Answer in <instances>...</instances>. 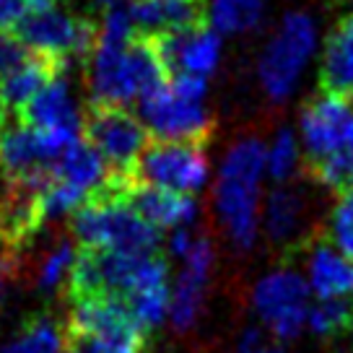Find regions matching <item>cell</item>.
Masks as SVG:
<instances>
[{
	"instance_id": "6da1fadb",
	"label": "cell",
	"mask_w": 353,
	"mask_h": 353,
	"mask_svg": "<svg viewBox=\"0 0 353 353\" xmlns=\"http://www.w3.org/2000/svg\"><path fill=\"white\" fill-rule=\"evenodd\" d=\"M268 172V151L260 138H244L232 145L219 172L213 203L226 242L236 252H250L260 236V182Z\"/></svg>"
},
{
	"instance_id": "7a4b0ae2",
	"label": "cell",
	"mask_w": 353,
	"mask_h": 353,
	"mask_svg": "<svg viewBox=\"0 0 353 353\" xmlns=\"http://www.w3.org/2000/svg\"><path fill=\"white\" fill-rule=\"evenodd\" d=\"M70 232L78 247H97L125 254H159L161 232L135 216L125 203L86 198L70 213Z\"/></svg>"
},
{
	"instance_id": "3957f363",
	"label": "cell",
	"mask_w": 353,
	"mask_h": 353,
	"mask_svg": "<svg viewBox=\"0 0 353 353\" xmlns=\"http://www.w3.org/2000/svg\"><path fill=\"white\" fill-rule=\"evenodd\" d=\"M101 26L86 16H76L63 8H37L23 16L16 26V39L37 55L70 68V63L91 60L99 44Z\"/></svg>"
},
{
	"instance_id": "277c9868",
	"label": "cell",
	"mask_w": 353,
	"mask_h": 353,
	"mask_svg": "<svg viewBox=\"0 0 353 353\" xmlns=\"http://www.w3.org/2000/svg\"><path fill=\"white\" fill-rule=\"evenodd\" d=\"M250 309L268 335L278 343H291L307 330L312 291L301 270L291 265L273 268L250 288Z\"/></svg>"
},
{
	"instance_id": "5b68a950",
	"label": "cell",
	"mask_w": 353,
	"mask_h": 353,
	"mask_svg": "<svg viewBox=\"0 0 353 353\" xmlns=\"http://www.w3.org/2000/svg\"><path fill=\"white\" fill-rule=\"evenodd\" d=\"M314 21L307 13L294 11L283 16L257 65L260 83L273 101H283L294 91L309 55L314 52Z\"/></svg>"
},
{
	"instance_id": "8992f818",
	"label": "cell",
	"mask_w": 353,
	"mask_h": 353,
	"mask_svg": "<svg viewBox=\"0 0 353 353\" xmlns=\"http://www.w3.org/2000/svg\"><path fill=\"white\" fill-rule=\"evenodd\" d=\"M83 135L86 143L117 174H132L138 159L151 143L145 125L132 112H128V107H107V104H88L83 117Z\"/></svg>"
},
{
	"instance_id": "52a82bcc",
	"label": "cell",
	"mask_w": 353,
	"mask_h": 353,
	"mask_svg": "<svg viewBox=\"0 0 353 353\" xmlns=\"http://www.w3.org/2000/svg\"><path fill=\"white\" fill-rule=\"evenodd\" d=\"M132 176L151 188L192 198L208 182V156L205 148L192 143L151 141L143 156L138 159Z\"/></svg>"
},
{
	"instance_id": "ba28073f",
	"label": "cell",
	"mask_w": 353,
	"mask_h": 353,
	"mask_svg": "<svg viewBox=\"0 0 353 353\" xmlns=\"http://www.w3.org/2000/svg\"><path fill=\"white\" fill-rule=\"evenodd\" d=\"M141 117L145 130L154 132L156 141L169 143H192L205 148L216 132V117L203 107V101L182 99L169 86L141 99Z\"/></svg>"
},
{
	"instance_id": "9c48e42d",
	"label": "cell",
	"mask_w": 353,
	"mask_h": 353,
	"mask_svg": "<svg viewBox=\"0 0 353 353\" xmlns=\"http://www.w3.org/2000/svg\"><path fill=\"white\" fill-rule=\"evenodd\" d=\"M304 161L353 151V101L314 97L301 110Z\"/></svg>"
},
{
	"instance_id": "30bf717a",
	"label": "cell",
	"mask_w": 353,
	"mask_h": 353,
	"mask_svg": "<svg viewBox=\"0 0 353 353\" xmlns=\"http://www.w3.org/2000/svg\"><path fill=\"white\" fill-rule=\"evenodd\" d=\"M52 172L23 182H8V190L0 195V244L8 254L29 247L44 226L42 190L50 185Z\"/></svg>"
},
{
	"instance_id": "8fae6325",
	"label": "cell",
	"mask_w": 353,
	"mask_h": 353,
	"mask_svg": "<svg viewBox=\"0 0 353 353\" xmlns=\"http://www.w3.org/2000/svg\"><path fill=\"white\" fill-rule=\"evenodd\" d=\"M182 270L172 286L169 301V322L176 332H188L200 320V312L205 304V288L216 265V250L208 236H195L190 254L182 260Z\"/></svg>"
},
{
	"instance_id": "7c38bea8",
	"label": "cell",
	"mask_w": 353,
	"mask_h": 353,
	"mask_svg": "<svg viewBox=\"0 0 353 353\" xmlns=\"http://www.w3.org/2000/svg\"><path fill=\"white\" fill-rule=\"evenodd\" d=\"M169 78L172 76H198L208 78L221 57V39L208 23L185 29V32L159 34L151 37Z\"/></svg>"
},
{
	"instance_id": "4fadbf2b",
	"label": "cell",
	"mask_w": 353,
	"mask_h": 353,
	"mask_svg": "<svg viewBox=\"0 0 353 353\" xmlns=\"http://www.w3.org/2000/svg\"><path fill=\"white\" fill-rule=\"evenodd\" d=\"M130 42L107 39L99 34V44L91 55V104L128 107L138 97L128 52Z\"/></svg>"
},
{
	"instance_id": "5bb4252c",
	"label": "cell",
	"mask_w": 353,
	"mask_h": 353,
	"mask_svg": "<svg viewBox=\"0 0 353 353\" xmlns=\"http://www.w3.org/2000/svg\"><path fill=\"white\" fill-rule=\"evenodd\" d=\"M19 122L42 132H60L68 138H81L83 117L76 107L68 73L55 76L42 91H37L32 101L19 114Z\"/></svg>"
},
{
	"instance_id": "9a60e30c",
	"label": "cell",
	"mask_w": 353,
	"mask_h": 353,
	"mask_svg": "<svg viewBox=\"0 0 353 353\" xmlns=\"http://www.w3.org/2000/svg\"><path fill=\"white\" fill-rule=\"evenodd\" d=\"M301 268V276L317 301L353 299V263L325 236H317L314 242L307 244Z\"/></svg>"
},
{
	"instance_id": "2e32d148",
	"label": "cell",
	"mask_w": 353,
	"mask_h": 353,
	"mask_svg": "<svg viewBox=\"0 0 353 353\" xmlns=\"http://www.w3.org/2000/svg\"><path fill=\"white\" fill-rule=\"evenodd\" d=\"M260 229L268 242L276 247H294L307 239L309 229V195L299 185H276L268 192L263 205Z\"/></svg>"
},
{
	"instance_id": "e0dca14e",
	"label": "cell",
	"mask_w": 353,
	"mask_h": 353,
	"mask_svg": "<svg viewBox=\"0 0 353 353\" xmlns=\"http://www.w3.org/2000/svg\"><path fill=\"white\" fill-rule=\"evenodd\" d=\"M122 203L141 216L145 223H151L154 229H190V223L198 216V203L190 195H179V192H169L161 188H151L138 182L135 176L125 190Z\"/></svg>"
},
{
	"instance_id": "ac0fdd59",
	"label": "cell",
	"mask_w": 353,
	"mask_h": 353,
	"mask_svg": "<svg viewBox=\"0 0 353 353\" xmlns=\"http://www.w3.org/2000/svg\"><path fill=\"white\" fill-rule=\"evenodd\" d=\"M128 13L135 32L143 37L185 32L208 23L205 0H130Z\"/></svg>"
},
{
	"instance_id": "d6986e66",
	"label": "cell",
	"mask_w": 353,
	"mask_h": 353,
	"mask_svg": "<svg viewBox=\"0 0 353 353\" xmlns=\"http://www.w3.org/2000/svg\"><path fill=\"white\" fill-rule=\"evenodd\" d=\"M317 78L322 97L353 101V13L341 16L327 32Z\"/></svg>"
},
{
	"instance_id": "ffe728a7",
	"label": "cell",
	"mask_w": 353,
	"mask_h": 353,
	"mask_svg": "<svg viewBox=\"0 0 353 353\" xmlns=\"http://www.w3.org/2000/svg\"><path fill=\"white\" fill-rule=\"evenodd\" d=\"M107 164L91 145L81 138L76 143H70L63 151V156L52 166V176L57 182H65L70 188L81 190L83 195H88L91 190H97L107 179Z\"/></svg>"
},
{
	"instance_id": "44dd1931",
	"label": "cell",
	"mask_w": 353,
	"mask_h": 353,
	"mask_svg": "<svg viewBox=\"0 0 353 353\" xmlns=\"http://www.w3.org/2000/svg\"><path fill=\"white\" fill-rule=\"evenodd\" d=\"M63 330L50 314H29L0 353H65Z\"/></svg>"
},
{
	"instance_id": "7402d4cb",
	"label": "cell",
	"mask_w": 353,
	"mask_h": 353,
	"mask_svg": "<svg viewBox=\"0 0 353 353\" xmlns=\"http://www.w3.org/2000/svg\"><path fill=\"white\" fill-rule=\"evenodd\" d=\"M301 169L307 176H312L314 185H322L338 195L353 190V151L325 156L317 161H301Z\"/></svg>"
},
{
	"instance_id": "603a6c76",
	"label": "cell",
	"mask_w": 353,
	"mask_h": 353,
	"mask_svg": "<svg viewBox=\"0 0 353 353\" xmlns=\"http://www.w3.org/2000/svg\"><path fill=\"white\" fill-rule=\"evenodd\" d=\"M265 0H213L210 3V21L216 29L239 34L252 29L260 21Z\"/></svg>"
},
{
	"instance_id": "cb8c5ba5",
	"label": "cell",
	"mask_w": 353,
	"mask_h": 353,
	"mask_svg": "<svg viewBox=\"0 0 353 353\" xmlns=\"http://www.w3.org/2000/svg\"><path fill=\"white\" fill-rule=\"evenodd\" d=\"M307 330L317 338H332L343 330H353V304L351 301H312L307 317Z\"/></svg>"
},
{
	"instance_id": "d4e9b609",
	"label": "cell",
	"mask_w": 353,
	"mask_h": 353,
	"mask_svg": "<svg viewBox=\"0 0 353 353\" xmlns=\"http://www.w3.org/2000/svg\"><path fill=\"white\" fill-rule=\"evenodd\" d=\"M299 166H301V159H299L296 138L288 128H283L276 132L268 151V174L276 185H288L296 176Z\"/></svg>"
},
{
	"instance_id": "484cf974",
	"label": "cell",
	"mask_w": 353,
	"mask_h": 353,
	"mask_svg": "<svg viewBox=\"0 0 353 353\" xmlns=\"http://www.w3.org/2000/svg\"><path fill=\"white\" fill-rule=\"evenodd\" d=\"M325 239L353 263V190L338 195L325 223Z\"/></svg>"
},
{
	"instance_id": "4316f807",
	"label": "cell",
	"mask_w": 353,
	"mask_h": 353,
	"mask_svg": "<svg viewBox=\"0 0 353 353\" xmlns=\"http://www.w3.org/2000/svg\"><path fill=\"white\" fill-rule=\"evenodd\" d=\"M73 257H76V250L68 242L57 244L52 252L47 254V260L39 268V288L42 291H55L63 281H68V273H70V265H73Z\"/></svg>"
},
{
	"instance_id": "83f0119b",
	"label": "cell",
	"mask_w": 353,
	"mask_h": 353,
	"mask_svg": "<svg viewBox=\"0 0 353 353\" xmlns=\"http://www.w3.org/2000/svg\"><path fill=\"white\" fill-rule=\"evenodd\" d=\"M232 353H286V348L273 335H268L260 325H250L236 338V345H234Z\"/></svg>"
},
{
	"instance_id": "f1b7e54d",
	"label": "cell",
	"mask_w": 353,
	"mask_h": 353,
	"mask_svg": "<svg viewBox=\"0 0 353 353\" xmlns=\"http://www.w3.org/2000/svg\"><path fill=\"white\" fill-rule=\"evenodd\" d=\"M32 57V50H26L16 34H0V76L21 68Z\"/></svg>"
},
{
	"instance_id": "f546056e",
	"label": "cell",
	"mask_w": 353,
	"mask_h": 353,
	"mask_svg": "<svg viewBox=\"0 0 353 353\" xmlns=\"http://www.w3.org/2000/svg\"><path fill=\"white\" fill-rule=\"evenodd\" d=\"M63 343H65V353H135L130 348H122L114 343H104L97 338H86V335H76V332L63 330Z\"/></svg>"
},
{
	"instance_id": "4dcf8cb0",
	"label": "cell",
	"mask_w": 353,
	"mask_h": 353,
	"mask_svg": "<svg viewBox=\"0 0 353 353\" xmlns=\"http://www.w3.org/2000/svg\"><path fill=\"white\" fill-rule=\"evenodd\" d=\"M169 88L176 97L188 101H203L208 94V81L198 76H172L169 78Z\"/></svg>"
},
{
	"instance_id": "1f68e13d",
	"label": "cell",
	"mask_w": 353,
	"mask_h": 353,
	"mask_svg": "<svg viewBox=\"0 0 353 353\" xmlns=\"http://www.w3.org/2000/svg\"><path fill=\"white\" fill-rule=\"evenodd\" d=\"M32 11L29 0H0V34H13L23 16Z\"/></svg>"
},
{
	"instance_id": "d6a6232c",
	"label": "cell",
	"mask_w": 353,
	"mask_h": 353,
	"mask_svg": "<svg viewBox=\"0 0 353 353\" xmlns=\"http://www.w3.org/2000/svg\"><path fill=\"white\" fill-rule=\"evenodd\" d=\"M192 244H195V236L190 234V229H176L169 236V252L174 254V257H179V260H185L190 254V250H192Z\"/></svg>"
},
{
	"instance_id": "836d02e7",
	"label": "cell",
	"mask_w": 353,
	"mask_h": 353,
	"mask_svg": "<svg viewBox=\"0 0 353 353\" xmlns=\"http://www.w3.org/2000/svg\"><path fill=\"white\" fill-rule=\"evenodd\" d=\"M57 0H29V6H32V11L37 8H55Z\"/></svg>"
},
{
	"instance_id": "e575fe53",
	"label": "cell",
	"mask_w": 353,
	"mask_h": 353,
	"mask_svg": "<svg viewBox=\"0 0 353 353\" xmlns=\"http://www.w3.org/2000/svg\"><path fill=\"white\" fill-rule=\"evenodd\" d=\"M348 353H353V330H351V343H348Z\"/></svg>"
},
{
	"instance_id": "d590c367",
	"label": "cell",
	"mask_w": 353,
	"mask_h": 353,
	"mask_svg": "<svg viewBox=\"0 0 353 353\" xmlns=\"http://www.w3.org/2000/svg\"><path fill=\"white\" fill-rule=\"evenodd\" d=\"M99 3H114V0H99Z\"/></svg>"
},
{
	"instance_id": "8d00e7d4",
	"label": "cell",
	"mask_w": 353,
	"mask_h": 353,
	"mask_svg": "<svg viewBox=\"0 0 353 353\" xmlns=\"http://www.w3.org/2000/svg\"><path fill=\"white\" fill-rule=\"evenodd\" d=\"M338 353H341V351H338Z\"/></svg>"
}]
</instances>
